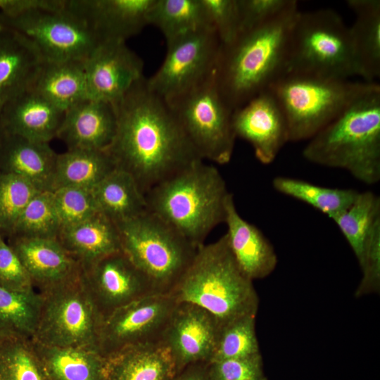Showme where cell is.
I'll list each match as a JSON object with an SVG mask.
<instances>
[{
	"label": "cell",
	"mask_w": 380,
	"mask_h": 380,
	"mask_svg": "<svg viewBox=\"0 0 380 380\" xmlns=\"http://www.w3.org/2000/svg\"><path fill=\"white\" fill-rule=\"evenodd\" d=\"M42 62L26 37L0 24V110L30 88Z\"/></svg>",
	"instance_id": "obj_24"
},
{
	"label": "cell",
	"mask_w": 380,
	"mask_h": 380,
	"mask_svg": "<svg viewBox=\"0 0 380 380\" xmlns=\"http://www.w3.org/2000/svg\"><path fill=\"white\" fill-rule=\"evenodd\" d=\"M260 354L255 333V316L235 319L220 327L210 362Z\"/></svg>",
	"instance_id": "obj_38"
},
{
	"label": "cell",
	"mask_w": 380,
	"mask_h": 380,
	"mask_svg": "<svg viewBox=\"0 0 380 380\" xmlns=\"http://www.w3.org/2000/svg\"><path fill=\"white\" fill-rule=\"evenodd\" d=\"M348 241L360 264L368 236L380 220V198L370 191L357 193L343 212L331 219Z\"/></svg>",
	"instance_id": "obj_33"
},
{
	"label": "cell",
	"mask_w": 380,
	"mask_h": 380,
	"mask_svg": "<svg viewBox=\"0 0 380 380\" xmlns=\"http://www.w3.org/2000/svg\"><path fill=\"white\" fill-rule=\"evenodd\" d=\"M155 0H66L99 42H125L148 24Z\"/></svg>",
	"instance_id": "obj_18"
},
{
	"label": "cell",
	"mask_w": 380,
	"mask_h": 380,
	"mask_svg": "<svg viewBox=\"0 0 380 380\" xmlns=\"http://www.w3.org/2000/svg\"><path fill=\"white\" fill-rule=\"evenodd\" d=\"M253 281L236 263L224 234L198 247L172 294L178 302L204 309L221 327L243 316H256L259 298Z\"/></svg>",
	"instance_id": "obj_5"
},
{
	"label": "cell",
	"mask_w": 380,
	"mask_h": 380,
	"mask_svg": "<svg viewBox=\"0 0 380 380\" xmlns=\"http://www.w3.org/2000/svg\"><path fill=\"white\" fill-rule=\"evenodd\" d=\"M57 155L49 143L0 129V172L22 177L39 191H53Z\"/></svg>",
	"instance_id": "obj_23"
},
{
	"label": "cell",
	"mask_w": 380,
	"mask_h": 380,
	"mask_svg": "<svg viewBox=\"0 0 380 380\" xmlns=\"http://www.w3.org/2000/svg\"><path fill=\"white\" fill-rule=\"evenodd\" d=\"M84 63L88 98L113 105L144 77L142 60L125 42L99 43Z\"/></svg>",
	"instance_id": "obj_15"
},
{
	"label": "cell",
	"mask_w": 380,
	"mask_h": 380,
	"mask_svg": "<svg viewBox=\"0 0 380 380\" xmlns=\"http://www.w3.org/2000/svg\"><path fill=\"white\" fill-rule=\"evenodd\" d=\"M66 0H0V15L13 18L37 11H60Z\"/></svg>",
	"instance_id": "obj_46"
},
{
	"label": "cell",
	"mask_w": 380,
	"mask_h": 380,
	"mask_svg": "<svg viewBox=\"0 0 380 380\" xmlns=\"http://www.w3.org/2000/svg\"><path fill=\"white\" fill-rule=\"evenodd\" d=\"M52 193L61 229L99 212L91 189L67 186L56 189Z\"/></svg>",
	"instance_id": "obj_40"
},
{
	"label": "cell",
	"mask_w": 380,
	"mask_h": 380,
	"mask_svg": "<svg viewBox=\"0 0 380 380\" xmlns=\"http://www.w3.org/2000/svg\"><path fill=\"white\" fill-rule=\"evenodd\" d=\"M42 297L37 291L20 292L0 286V329L32 339L38 324Z\"/></svg>",
	"instance_id": "obj_35"
},
{
	"label": "cell",
	"mask_w": 380,
	"mask_h": 380,
	"mask_svg": "<svg viewBox=\"0 0 380 380\" xmlns=\"http://www.w3.org/2000/svg\"><path fill=\"white\" fill-rule=\"evenodd\" d=\"M232 127L236 137L248 142L256 158L264 165L272 163L289 141L285 115L270 89L233 111Z\"/></svg>",
	"instance_id": "obj_16"
},
{
	"label": "cell",
	"mask_w": 380,
	"mask_h": 380,
	"mask_svg": "<svg viewBox=\"0 0 380 380\" xmlns=\"http://www.w3.org/2000/svg\"><path fill=\"white\" fill-rule=\"evenodd\" d=\"M220 329L217 319L204 309L179 302L161 341L173 359L177 373L189 365L211 361Z\"/></svg>",
	"instance_id": "obj_17"
},
{
	"label": "cell",
	"mask_w": 380,
	"mask_h": 380,
	"mask_svg": "<svg viewBox=\"0 0 380 380\" xmlns=\"http://www.w3.org/2000/svg\"><path fill=\"white\" fill-rule=\"evenodd\" d=\"M64 113L28 89L1 108L0 129L29 140L49 144L57 137Z\"/></svg>",
	"instance_id": "obj_22"
},
{
	"label": "cell",
	"mask_w": 380,
	"mask_h": 380,
	"mask_svg": "<svg viewBox=\"0 0 380 380\" xmlns=\"http://www.w3.org/2000/svg\"><path fill=\"white\" fill-rule=\"evenodd\" d=\"M0 24L26 37L44 62L84 61L100 43L87 25L66 8L37 11Z\"/></svg>",
	"instance_id": "obj_11"
},
{
	"label": "cell",
	"mask_w": 380,
	"mask_h": 380,
	"mask_svg": "<svg viewBox=\"0 0 380 380\" xmlns=\"http://www.w3.org/2000/svg\"><path fill=\"white\" fill-rule=\"evenodd\" d=\"M116 225L122 251L153 292L172 293L198 248L148 210Z\"/></svg>",
	"instance_id": "obj_7"
},
{
	"label": "cell",
	"mask_w": 380,
	"mask_h": 380,
	"mask_svg": "<svg viewBox=\"0 0 380 380\" xmlns=\"http://www.w3.org/2000/svg\"><path fill=\"white\" fill-rule=\"evenodd\" d=\"M116 129L113 105L88 98L65 111L56 138L68 149L107 150Z\"/></svg>",
	"instance_id": "obj_20"
},
{
	"label": "cell",
	"mask_w": 380,
	"mask_h": 380,
	"mask_svg": "<svg viewBox=\"0 0 380 380\" xmlns=\"http://www.w3.org/2000/svg\"><path fill=\"white\" fill-rule=\"evenodd\" d=\"M0 380H48L32 339L6 334L0 340Z\"/></svg>",
	"instance_id": "obj_36"
},
{
	"label": "cell",
	"mask_w": 380,
	"mask_h": 380,
	"mask_svg": "<svg viewBox=\"0 0 380 380\" xmlns=\"http://www.w3.org/2000/svg\"><path fill=\"white\" fill-rule=\"evenodd\" d=\"M303 156L347 171L367 185L380 180V87L357 99L313 136Z\"/></svg>",
	"instance_id": "obj_4"
},
{
	"label": "cell",
	"mask_w": 380,
	"mask_h": 380,
	"mask_svg": "<svg viewBox=\"0 0 380 380\" xmlns=\"http://www.w3.org/2000/svg\"><path fill=\"white\" fill-rule=\"evenodd\" d=\"M208 363L189 365L177 373L172 380H208Z\"/></svg>",
	"instance_id": "obj_47"
},
{
	"label": "cell",
	"mask_w": 380,
	"mask_h": 380,
	"mask_svg": "<svg viewBox=\"0 0 380 380\" xmlns=\"http://www.w3.org/2000/svg\"><path fill=\"white\" fill-rule=\"evenodd\" d=\"M61 230L52 191H39L26 205L6 238L57 239Z\"/></svg>",
	"instance_id": "obj_37"
},
{
	"label": "cell",
	"mask_w": 380,
	"mask_h": 380,
	"mask_svg": "<svg viewBox=\"0 0 380 380\" xmlns=\"http://www.w3.org/2000/svg\"><path fill=\"white\" fill-rule=\"evenodd\" d=\"M113 106L117 129L106 151L115 167L129 174L144 195L202 160L168 104L148 88L146 78L137 82Z\"/></svg>",
	"instance_id": "obj_1"
},
{
	"label": "cell",
	"mask_w": 380,
	"mask_h": 380,
	"mask_svg": "<svg viewBox=\"0 0 380 380\" xmlns=\"http://www.w3.org/2000/svg\"><path fill=\"white\" fill-rule=\"evenodd\" d=\"M224 223L229 249L243 272L253 281L272 274L278 262L274 248L256 226L240 215L232 194L227 202Z\"/></svg>",
	"instance_id": "obj_21"
},
{
	"label": "cell",
	"mask_w": 380,
	"mask_h": 380,
	"mask_svg": "<svg viewBox=\"0 0 380 380\" xmlns=\"http://www.w3.org/2000/svg\"><path fill=\"white\" fill-rule=\"evenodd\" d=\"M29 89L65 112L88 99L84 61H43Z\"/></svg>",
	"instance_id": "obj_28"
},
{
	"label": "cell",
	"mask_w": 380,
	"mask_h": 380,
	"mask_svg": "<svg viewBox=\"0 0 380 380\" xmlns=\"http://www.w3.org/2000/svg\"><path fill=\"white\" fill-rule=\"evenodd\" d=\"M292 0H237L240 34L278 15Z\"/></svg>",
	"instance_id": "obj_45"
},
{
	"label": "cell",
	"mask_w": 380,
	"mask_h": 380,
	"mask_svg": "<svg viewBox=\"0 0 380 380\" xmlns=\"http://www.w3.org/2000/svg\"><path fill=\"white\" fill-rule=\"evenodd\" d=\"M99 210L115 224L147 211L145 195L127 172L114 169L92 189Z\"/></svg>",
	"instance_id": "obj_30"
},
{
	"label": "cell",
	"mask_w": 380,
	"mask_h": 380,
	"mask_svg": "<svg viewBox=\"0 0 380 380\" xmlns=\"http://www.w3.org/2000/svg\"><path fill=\"white\" fill-rule=\"evenodd\" d=\"M32 343L48 380H105L106 360L96 348Z\"/></svg>",
	"instance_id": "obj_29"
},
{
	"label": "cell",
	"mask_w": 380,
	"mask_h": 380,
	"mask_svg": "<svg viewBox=\"0 0 380 380\" xmlns=\"http://www.w3.org/2000/svg\"><path fill=\"white\" fill-rule=\"evenodd\" d=\"M39 191L22 177L0 172V233L5 239L26 205Z\"/></svg>",
	"instance_id": "obj_39"
},
{
	"label": "cell",
	"mask_w": 380,
	"mask_h": 380,
	"mask_svg": "<svg viewBox=\"0 0 380 380\" xmlns=\"http://www.w3.org/2000/svg\"><path fill=\"white\" fill-rule=\"evenodd\" d=\"M347 4L355 15L349 32L357 76L375 82L380 76V1L349 0Z\"/></svg>",
	"instance_id": "obj_26"
},
{
	"label": "cell",
	"mask_w": 380,
	"mask_h": 380,
	"mask_svg": "<svg viewBox=\"0 0 380 380\" xmlns=\"http://www.w3.org/2000/svg\"><path fill=\"white\" fill-rule=\"evenodd\" d=\"M215 72L167 104L199 158L224 165L231 160L236 137L233 111L220 94Z\"/></svg>",
	"instance_id": "obj_9"
},
{
	"label": "cell",
	"mask_w": 380,
	"mask_h": 380,
	"mask_svg": "<svg viewBox=\"0 0 380 380\" xmlns=\"http://www.w3.org/2000/svg\"><path fill=\"white\" fill-rule=\"evenodd\" d=\"M6 239L39 293L72 281L82 274L81 264L57 239L10 237Z\"/></svg>",
	"instance_id": "obj_19"
},
{
	"label": "cell",
	"mask_w": 380,
	"mask_h": 380,
	"mask_svg": "<svg viewBox=\"0 0 380 380\" xmlns=\"http://www.w3.org/2000/svg\"><path fill=\"white\" fill-rule=\"evenodd\" d=\"M300 12L292 0L276 17L221 46L215 78L223 100L234 111L266 90L286 72L289 42Z\"/></svg>",
	"instance_id": "obj_2"
},
{
	"label": "cell",
	"mask_w": 380,
	"mask_h": 380,
	"mask_svg": "<svg viewBox=\"0 0 380 380\" xmlns=\"http://www.w3.org/2000/svg\"><path fill=\"white\" fill-rule=\"evenodd\" d=\"M6 334H6L5 332H4L2 330L0 329V340Z\"/></svg>",
	"instance_id": "obj_48"
},
{
	"label": "cell",
	"mask_w": 380,
	"mask_h": 380,
	"mask_svg": "<svg viewBox=\"0 0 380 380\" xmlns=\"http://www.w3.org/2000/svg\"><path fill=\"white\" fill-rule=\"evenodd\" d=\"M115 168L106 150L67 149L57 155L53 191L67 186L92 189Z\"/></svg>",
	"instance_id": "obj_31"
},
{
	"label": "cell",
	"mask_w": 380,
	"mask_h": 380,
	"mask_svg": "<svg viewBox=\"0 0 380 380\" xmlns=\"http://www.w3.org/2000/svg\"><path fill=\"white\" fill-rule=\"evenodd\" d=\"M362 278L355 292L356 297L376 292L380 286V220L372 228L359 264Z\"/></svg>",
	"instance_id": "obj_44"
},
{
	"label": "cell",
	"mask_w": 380,
	"mask_h": 380,
	"mask_svg": "<svg viewBox=\"0 0 380 380\" xmlns=\"http://www.w3.org/2000/svg\"><path fill=\"white\" fill-rule=\"evenodd\" d=\"M265 380H266V379H265Z\"/></svg>",
	"instance_id": "obj_49"
},
{
	"label": "cell",
	"mask_w": 380,
	"mask_h": 380,
	"mask_svg": "<svg viewBox=\"0 0 380 380\" xmlns=\"http://www.w3.org/2000/svg\"><path fill=\"white\" fill-rule=\"evenodd\" d=\"M376 82L285 72L270 87L285 115L289 141L311 139Z\"/></svg>",
	"instance_id": "obj_6"
},
{
	"label": "cell",
	"mask_w": 380,
	"mask_h": 380,
	"mask_svg": "<svg viewBox=\"0 0 380 380\" xmlns=\"http://www.w3.org/2000/svg\"><path fill=\"white\" fill-rule=\"evenodd\" d=\"M106 360L105 380H172L177 374L162 342L129 348Z\"/></svg>",
	"instance_id": "obj_25"
},
{
	"label": "cell",
	"mask_w": 380,
	"mask_h": 380,
	"mask_svg": "<svg viewBox=\"0 0 380 380\" xmlns=\"http://www.w3.org/2000/svg\"><path fill=\"white\" fill-rule=\"evenodd\" d=\"M274 189L285 196L305 203L332 219L347 209L358 191L353 189L329 188L287 177H276Z\"/></svg>",
	"instance_id": "obj_34"
},
{
	"label": "cell",
	"mask_w": 380,
	"mask_h": 380,
	"mask_svg": "<svg viewBox=\"0 0 380 380\" xmlns=\"http://www.w3.org/2000/svg\"><path fill=\"white\" fill-rule=\"evenodd\" d=\"M167 44L160 68L148 88L170 103L210 76L216 69L221 44L213 27L181 37Z\"/></svg>",
	"instance_id": "obj_12"
},
{
	"label": "cell",
	"mask_w": 380,
	"mask_h": 380,
	"mask_svg": "<svg viewBox=\"0 0 380 380\" xmlns=\"http://www.w3.org/2000/svg\"><path fill=\"white\" fill-rule=\"evenodd\" d=\"M82 279L102 320L117 309L154 293L122 251L82 265Z\"/></svg>",
	"instance_id": "obj_14"
},
{
	"label": "cell",
	"mask_w": 380,
	"mask_h": 380,
	"mask_svg": "<svg viewBox=\"0 0 380 380\" xmlns=\"http://www.w3.org/2000/svg\"><path fill=\"white\" fill-rule=\"evenodd\" d=\"M178 303L172 293H152L117 309L101 322L98 351L106 359L129 348L161 342Z\"/></svg>",
	"instance_id": "obj_13"
},
{
	"label": "cell",
	"mask_w": 380,
	"mask_h": 380,
	"mask_svg": "<svg viewBox=\"0 0 380 380\" xmlns=\"http://www.w3.org/2000/svg\"><path fill=\"white\" fill-rule=\"evenodd\" d=\"M285 72L341 79L357 75L349 27L338 13L329 8L299 12Z\"/></svg>",
	"instance_id": "obj_8"
},
{
	"label": "cell",
	"mask_w": 380,
	"mask_h": 380,
	"mask_svg": "<svg viewBox=\"0 0 380 380\" xmlns=\"http://www.w3.org/2000/svg\"><path fill=\"white\" fill-rule=\"evenodd\" d=\"M221 46L233 43L240 34L237 0H202Z\"/></svg>",
	"instance_id": "obj_41"
},
{
	"label": "cell",
	"mask_w": 380,
	"mask_h": 380,
	"mask_svg": "<svg viewBox=\"0 0 380 380\" xmlns=\"http://www.w3.org/2000/svg\"><path fill=\"white\" fill-rule=\"evenodd\" d=\"M230 195L219 170L199 160L151 188L145 197L149 211L198 248L224 222Z\"/></svg>",
	"instance_id": "obj_3"
},
{
	"label": "cell",
	"mask_w": 380,
	"mask_h": 380,
	"mask_svg": "<svg viewBox=\"0 0 380 380\" xmlns=\"http://www.w3.org/2000/svg\"><path fill=\"white\" fill-rule=\"evenodd\" d=\"M57 239L81 265L122 251L117 225L100 212L62 229Z\"/></svg>",
	"instance_id": "obj_27"
},
{
	"label": "cell",
	"mask_w": 380,
	"mask_h": 380,
	"mask_svg": "<svg viewBox=\"0 0 380 380\" xmlns=\"http://www.w3.org/2000/svg\"><path fill=\"white\" fill-rule=\"evenodd\" d=\"M0 286L20 292L36 291L20 260L1 233Z\"/></svg>",
	"instance_id": "obj_43"
},
{
	"label": "cell",
	"mask_w": 380,
	"mask_h": 380,
	"mask_svg": "<svg viewBox=\"0 0 380 380\" xmlns=\"http://www.w3.org/2000/svg\"><path fill=\"white\" fill-rule=\"evenodd\" d=\"M42 303L32 340L50 346L97 349L102 319L82 279L40 293Z\"/></svg>",
	"instance_id": "obj_10"
},
{
	"label": "cell",
	"mask_w": 380,
	"mask_h": 380,
	"mask_svg": "<svg viewBox=\"0 0 380 380\" xmlns=\"http://www.w3.org/2000/svg\"><path fill=\"white\" fill-rule=\"evenodd\" d=\"M148 24L160 30L166 44L213 27L202 0H155L149 13Z\"/></svg>",
	"instance_id": "obj_32"
},
{
	"label": "cell",
	"mask_w": 380,
	"mask_h": 380,
	"mask_svg": "<svg viewBox=\"0 0 380 380\" xmlns=\"http://www.w3.org/2000/svg\"><path fill=\"white\" fill-rule=\"evenodd\" d=\"M261 355L208 363V380H265Z\"/></svg>",
	"instance_id": "obj_42"
}]
</instances>
